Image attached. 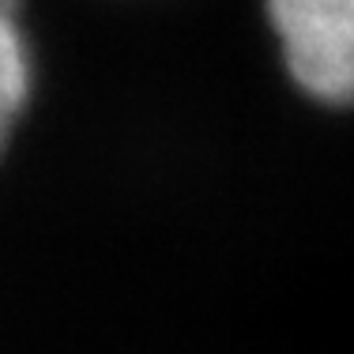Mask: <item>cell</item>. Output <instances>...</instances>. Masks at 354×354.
I'll return each instance as SVG.
<instances>
[{"instance_id": "cell-2", "label": "cell", "mask_w": 354, "mask_h": 354, "mask_svg": "<svg viewBox=\"0 0 354 354\" xmlns=\"http://www.w3.org/2000/svg\"><path fill=\"white\" fill-rule=\"evenodd\" d=\"M30 95V49L19 27V0H0V147Z\"/></svg>"}, {"instance_id": "cell-1", "label": "cell", "mask_w": 354, "mask_h": 354, "mask_svg": "<svg viewBox=\"0 0 354 354\" xmlns=\"http://www.w3.org/2000/svg\"><path fill=\"white\" fill-rule=\"evenodd\" d=\"M286 72L320 102H354V0H268Z\"/></svg>"}]
</instances>
